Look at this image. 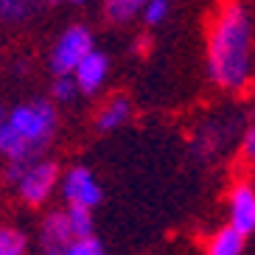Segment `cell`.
I'll list each match as a JSON object with an SVG mask.
<instances>
[{
  "instance_id": "1",
  "label": "cell",
  "mask_w": 255,
  "mask_h": 255,
  "mask_svg": "<svg viewBox=\"0 0 255 255\" xmlns=\"http://www.w3.org/2000/svg\"><path fill=\"white\" fill-rule=\"evenodd\" d=\"M253 20L247 8L227 0L208 28V76L219 90L241 93L253 82Z\"/></svg>"
},
{
  "instance_id": "2",
  "label": "cell",
  "mask_w": 255,
  "mask_h": 255,
  "mask_svg": "<svg viewBox=\"0 0 255 255\" xmlns=\"http://www.w3.org/2000/svg\"><path fill=\"white\" fill-rule=\"evenodd\" d=\"M59 127V113L53 101L37 98L6 110L0 121V154L20 163H34L53 143Z\"/></svg>"
},
{
  "instance_id": "3",
  "label": "cell",
  "mask_w": 255,
  "mask_h": 255,
  "mask_svg": "<svg viewBox=\"0 0 255 255\" xmlns=\"http://www.w3.org/2000/svg\"><path fill=\"white\" fill-rule=\"evenodd\" d=\"M93 48H96L93 31L87 28V25H82V23H73L56 37L51 53H48V68H51L53 76L73 73V68L93 51Z\"/></svg>"
},
{
  "instance_id": "4",
  "label": "cell",
  "mask_w": 255,
  "mask_h": 255,
  "mask_svg": "<svg viewBox=\"0 0 255 255\" xmlns=\"http://www.w3.org/2000/svg\"><path fill=\"white\" fill-rule=\"evenodd\" d=\"M59 182V165L53 160H34L25 168V174L17 180V191L23 196V202L28 205H42L48 196L53 194V188Z\"/></svg>"
},
{
  "instance_id": "5",
  "label": "cell",
  "mask_w": 255,
  "mask_h": 255,
  "mask_svg": "<svg viewBox=\"0 0 255 255\" xmlns=\"http://www.w3.org/2000/svg\"><path fill=\"white\" fill-rule=\"evenodd\" d=\"M62 191L70 205H84L93 210L101 202V185L96 182L90 168H84V165H76L62 177Z\"/></svg>"
},
{
  "instance_id": "6",
  "label": "cell",
  "mask_w": 255,
  "mask_h": 255,
  "mask_svg": "<svg viewBox=\"0 0 255 255\" xmlns=\"http://www.w3.org/2000/svg\"><path fill=\"white\" fill-rule=\"evenodd\" d=\"M70 76H73L76 90L82 93V96H96V93L104 87L107 76H110V59H107V53L93 48V51L73 68Z\"/></svg>"
},
{
  "instance_id": "7",
  "label": "cell",
  "mask_w": 255,
  "mask_h": 255,
  "mask_svg": "<svg viewBox=\"0 0 255 255\" xmlns=\"http://www.w3.org/2000/svg\"><path fill=\"white\" fill-rule=\"evenodd\" d=\"M39 241H42V253L45 255H65L68 244L73 241V230H70L65 210H53V213L45 216L42 230H39Z\"/></svg>"
},
{
  "instance_id": "8",
  "label": "cell",
  "mask_w": 255,
  "mask_h": 255,
  "mask_svg": "<svg viewBox=\"0 0 255 255\" xmlns=\"http://www.w3.org/2000/svg\"><path fill=\"white\" fill-rule=\"evenodd\" d=\"M230 227L241 236L255 233V191L247 182H239L230 194Z\"/></svg>"
},
{
  "instance_id": "9",
  "label": "cell",
  "mask_w": 255,
  "mask_h": 255,
  "mask_svg": "<svg viewBox=\"0 0 255 255\" xmlns=\"http://www.w3.org/2000/svg\"><path fill=\"white\" fill-rule=\"evenodd\" d=\"M129 115H132L129 98L127 96H113L104 107H101V113H98V118H96V127L101 129V132H113V129L127 124Z\"/></svg>"
},
{
  "instance_id": "10",
  "label": "cell",
  "mask_w": 255,
  "mask_h": 255,
  "mask_svg": "<svg viewBox=\"0 0 255 255\" xmlns=\"http://www.w3.org/2000/svg\"><path fill=\"white\" fill-rule=\"evenodd\" d=\"M45 0H0V25H23L37 17Z\"/></svg>"
},
{
  "instance_id": "11",
  "label": "cell",
  "mask_w": 255,
  "mask_h": 255,
  "mask_svg": "<svg viewBox=\"0 0 255 255\" xmlns=\"http://www.w3.org/2000/svg\"><path fill=\"white\" fill-rule=\"evenodd\" d=\"M241 247H244V236L233 227H222L210 241L208 255H241Z\"/></svg>"
},
{
  "instance_id": "12",
  "label": "cell",
  "mask_w": 255,
  "mask_h": 255,
  "mask_svg": "<svg viewBox=\"0 0 255 255\" xmlns=\"http://www.w3.org/2000/svg\"><path fill=\"white\" fill-rule=\"evenodd\" d=\"M143 3L146 0H104V17L115 25H124L129 20H135Z\"/></svg>"
},
{
  "instance_id": "13",
  "label": "cell",
  "mask_w": 255,
  "mask_h": 255,
  "mask_svg": "<svg viewBox=\"0 0 255 255\" xmlns=\"http://www.w3.org/2000/svg\"><path fill=\"white\" fill-rule=\"evenodd\" d=\"M65 213H68L73 239L93 236V213H90V208H84V205H70V210H65Z\"/></svg>"
},
{
  "instance_id": "14",
  "label": "cell",
  "mask_w": 255,
  "mask_h": 255,
  "mask_svg": "<svg viewBox=\"0 0 255 255\" xmlns=\"http://www.w3.org/2000/svg\"><path fill=\"white\" fill-rule=\"evenodd\" d=\"M222 143H225V132H222L216 124H205L199 137H196V146H199V151H202L205 157H210L213 151L222 149Z\"/></svg>"
},
{
  "instance_id": "15",
  "label": "cell",
  "mask_w": 255,
  "mask_h": 255,
  "mask_svg": "<svg viewBox=\"0 0 255 255\" xmlns=\"http://www.w3.org/2000/svg\"><path fill=\"white\" fill-rule=\"evenodd\" d=\"M0 255H25V236L14 227H0Z\"/></svg>"
},
{
  "instance_id": "16",
  "label": "cell",
  "mask_w": 255,
  "mask_h": 255,
  "mask_svg": "<svg viewBox=\"0 0 255 255\" xmlns=\"http://www.w3.org/2000/svg\"><path fill=\"white\" fill-rule=\"evenodd\" d=\"M137 14L143 17L146 25H160L168 17V0H146Z\"/></svg>"
},
{
  "instance_id": "17",
  "label": "cell",
  "mask_w": 255,
  "mask_h": 255,
  "mask_svg": "<svg viewBox=\"0 0 255 255\" xmlns=\"http://www.w3.org/2000/svg\"><path fill=\"white\" fill-rule=\"evenodd\" d=\"M76 82L70 73H62V76H53V84H51V98L53 101H73L76 98Z\"/></svg>"
},
{
  "instance_id": "18",
  "label": "cell",
  "mask_w": 255,
  "mask_h": 255,
  "mask_svg": "<svg viewBox=\"0 0 255 255\" xmlns=\"http://www.w3.org/2000/svg\"><path fill=\"white\" fill-rule=\"evenodd\" d=\"M65 255H104V247H101V241L93 239V236H84V239H76L68 244Z\"/></svg>"
},
{
  "instance_id": "19",
  "label": "cell",
  "mask_w": 255,
  "mask_h": 255,
  "mask_svg": "<svg viewBox=\"0 0 255 255\" xmlns=\"http://www.w3.org/2000/svg\"><path fill=\"white\" fill-rule=\"evenodd\" d=\"M241 151H244V157L255 160V127H250L244 132V140H241Z\"/></svg>"
},
{
  "instance_id": "20",
  "label": "cell",
  "mask_w": 255,
  "mask_h": 255,
  "mask_svg": "<svg viewBox=\"0 0 255 255\" xmlns=\"http://www.w3.org/2000/svg\"><path fill=\"white\" fill-rule=\"evenodd\" d=\"M48 6H84L87 0H45Z\"/></svg>"
},
{
  "instance_id": "21",
  "label": "cell",
  "mask_w": 255,
  "mask_h": 255,
  "mask_svg": "<svg viewBox=\"0 0 255 255\" xmlns=\"http://www.w3.org/2000/svg\"><path fill=\"white\" fill-rule=\"evenodd\" d=\"M3 115H6V107L0 104V121H3Z\"/></svg>"
}]
</instances>
